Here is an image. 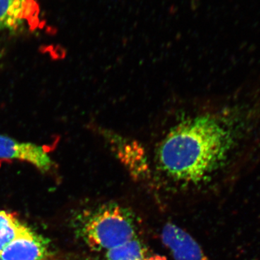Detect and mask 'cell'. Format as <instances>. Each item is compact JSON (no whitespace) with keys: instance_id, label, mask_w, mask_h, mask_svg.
<instances>
[{"instance_id":"cell-1","label":"cell","mask_w":260,"mask_h":260,"mask_svg":"<svg viewBox=\"0 0 260 260\" xmlns=\"http://www.w3.org/2000/svg\"><path fill=\"white\" fill-rule=\"evenodd\" d=\"M223 114L208 111L177 116L152 149L155 169L178 185L198 186L211 179L226 160L234 133Z\"/></svg>"},{"instance_id":"cell-2","label":"cell","mask_w":260,"mask_h":260,"mask_svg":"<svg viewBox=\"0 0 260 260\" xmlns=\"http://www.w3.org/2000/svg\"><path fill=\"white\" fill-rule=\"evenodd\" d=\"M136 219L127 208L116 203L95 210L83 224L82 234L93 250H111L138 238Z\"/></svg>"},{"instance_id":"cell-3","label":"cell","mask_w":260,"mask_h":260,"mask_svg":"<svg viewBox=\"0 0 260 260\" xmlns=\"http://www.w3.org/2000/svg\"><path fill=\"white\" fill-rule=\"evenodd\" d=\"M39 13L37 0H0V31L36 25Z\"/></svg>"},{"instance_id":"cell-4","label":"cell","mask_w":260,"mask_h":260,"mask_svg":"<svg viewBox=\"0 0 260 260\" xmlns=\"http://www.w3.org/2000/svg\"><path fill=\"white\" fill-rule=\"evenodd\" d=\"M161 239L175 260H208L194 238L175 224L168 223L164 225Z\"/></svg>"},{"instance_id":"cell-5","label":"cell","mask_w":260,"mask_h":260,"mask_svg":"<svg viewBox=\"0 0 260 260\" xmlns=\"http://www.w3.org/2000/svg\"><path fill=\"white\" fill-rule=\"evenodd\" d=\"M0 159L28 162L43 172L52 166L50 157L43 147L31 143H22L0 135Z\"/></svg>"},{"instance_id":"cell-6","label":"cell","mask_w":260,"mask_h":260,"mask_svg":"<svg viewBox=\"0 0 260 260\" xmlns=\"http://www.w3.org/2000/svg\"><path fill=\"white\" fill-rule=\"evenodd\" d=\"M48 251L47 240L28 228L3 249L0 258L2 260H46Z\"/></svg>"},{"instance_id":"cell-7","label":"cell","mask_w":260,"mask_h":260,"mask_svg":"<svg viewBox=\"0 0 260 260\" xmlns=\"http://www.w3.org/2000/svg\"><path fill=\"white\" fill-rule=\"evenodd\" d=\"M112 139L118 156L133 177L135 179L145 177L150 165L145 149L135 141L116 138L115 135Z\"/></svg>"},{"instance_id":"cell-8","label":"cell","mask_w":260,"mask_h":260,"mask_svg":"<svg viewBox=\"0 0 260 260\" xmlns=\"http://www.w3.org/2000/svg\"><path fill=\"white\" fill-rule=\"evenodd\" d=\"M28 229L13 214L0 210V253Z\"/></svg>"},{"instance_id":"cell-9","label":"cell","mask_w":260,"mask_h":260,"mask_svg":"<svg viewBox=\"0 0 260 260\" xmlns=\"http://www.w3.org/2000/svg\"><path fill=\"white\" fill-rule=\"evenodd\" d=\"M138 238L106 252V260H139L151 256Z\"/></svg>"},{"instance_id":"cell-10","label":"cell","mask_w":260,"mask_h":260,"mask_svg":"<svg viewBox=\"0 0 260 260\" xmlns=\"http://www.w3.org/2000/svg\"><path fill=\"white\" fill-rule=\"evenodd\" d=\"M139 260H165V259H162L161 256L154 255V254H152V255L149 256V257L145 258V259H139Z\"/></svg>"},{"instance_id":"cell-11","label":"cell","mask_w":260,"mask_h":260,"mask_svg":"<svg viewBox=\"0 0 260 260\" xmlns=\"http://www.w3.org/2000/svg\"><path fill=\"white\" fill-rule=\"evenodd\" d=\"M55 260H62V259H55Z\"/></svg>"},{"instance_id":"cell-12","label":"cell","mask_w":260,"mask_h":260,"mask_svg":"<svg viewBox=\"0 0 260 260\" xmlns=\"http://www.w3.org/2000/svg\"><path fill=\"white\" fill-rule=\"evenodd\" d=\"M0 260H2V259H1V258H0Z\"/></svg>"}]
</instances>
